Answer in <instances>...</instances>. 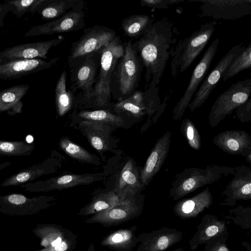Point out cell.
<instances>
[{
  "label": "cell",
  "instance_id": "1",
  "mask_svg": "<svg viewBox=\"0 0 251 251\" xmlns=\"http://www.w3.org/2000/svg\"><path fill=\"white\" fill-rule=\"evenodd\" d=\"M176 31L166 19L153 22L146 32L133 43L145 68L147 88L158 86L176 41Z\"/></svg>",
  "mask_w": 251,
  "mask_h": 251
},
{
  "label": "cell",
  "instance_id": "2",
  "mask_svg": "<svg viewBox=\"0 0 251 251\" xmlns=\"http://www.w3.org/2000/svg\"><path fill=\"white\" fill-rule=\"evenodd\" d=\"M235 168L217 165L207 166L205 169L186 168L176 175L170 189V196L178 200L205 185L212 184L223 177L233 175Z\"/></svg>",
  "mask_w": 251,
  "mask_h": 251
},
{
  "label": "cell",
  "instance_id": "3",
  "mask_svg": "<svg viewBox=\"0 0 251 251\" xmlns=\"http://www.w3.org/2000/svg\"><path fill=\"white\" fill-rule=\"evenodd\" d=\"M215 29V23H204L189 36L179 40L172 49L170 69L174 78L178 73L185 72L197 58L210 40Z\"/></svg>",
  "mask_w": 251,
  "mask_h": 251
},
{
  "label": "cell",
  "instance_id": "4",
  "mask_svg": "<svg viewBox=\"0 0 251 251\" xmlns=\"http://www.w3.org/2000/svg\"><path fill=\"white\" fill-rule=\"evenodd\" d=\"M124 52L125 48L118 36L100 50L99 73L90 98L94 100L97 106H103L109 102L112 74Z\"/></svg>",
  "mask_w": 251,
  "mask_h": 251
},
{
  "label": "cell",
  "instance_id": "5",
  "mask_svg": "<svg viewBox=\"0 0 251 251\" xmlns=\"http://www.w3.org/2000/svg\"><path fill=\"white\" fill-rule=\"evenodd\" d=\"M251 78L238 81L222 93L212 106L208 117L211 127L217 126L227 116L251 97Z\"/></svg>",
  "mask_w": 251,
  "mask_h": 251
},
{
  "label": "cell",
  "instance_id": "6",
  "mask_svg": "<svg viewBox=\"0 0 251 251\" xmlns=\"http://www.w3.org/2000/svg\"><path fill=\"white\" fill-rule=\"evenodd\" d=\"M116 36V32L106 26L95 25L85 28L80 38L72 45L68 64L73 66L85 56L99 52Z\"/></svg>",
  "mask_w": 251,
  "mask_h": 251
},
{
  "label": "cell",
  "instance_id": "7",
  "mask_svg": "<svg viewBox=\"0 0 251 251\" xmlns=\"http://www.w3.org/2000/svg\"><path fill=\"white\" fill-rule=\"evenodd\" d=\"M85 4L80 0L72 9L59 18L46 23L31 27L25 37L51 35L77 31L85 26Z\"/></svg>",
  "mask_w": 251,
  "mask_h": 251
},
{
  "label": "cell",
  "instance_id": "8",
  "mask_svg": "<svg viewBox=\"0 0 251 251\" xmlns=\"http://www.w3.org/2000/svg\"><path fill=\"white\" fill-rule=\"evenodd\" d=\"M219 42L218 38H215L212 42L201 61L195 68L185 91L172 110L174 120L181 119L200 84L203 80L208 72L216 55Z\"/></svg>",
  "mask_w": 251,
  "mask_h": 251
},
{
  "label": "cell",
  "instance_id": "9",
  "mask_svg": "<svg viewBox=\"0 0 251 251\" xmlns=\"http://www.w3.org/2000/svg\"><path fill=\"white\" fill-rule=\"evenodd\" d=\"M55 199L41 195L28 198L20 193L0 196V213L11 216H28L38 213L52 205Z\"/></svg>",
  "mask_w": 251,
  "mask_h": 251
},
{
  "label": "cell",
  "instance_id": "10",
  "mask_svg": "<svg viewBox=\"0 0 251 251\" xmlns=\"http://www.w3.org/2000/svg\"><path fill=\"white\" fill-rule=\"evenodd\" d=\"M142 62L133 43L129 41L119 60L117 78L120 92L127 95L134 92L138 87L142 71Z\"/></svg>",
  "mask_w": 251,
  "mask_h": 251
},
{
  "label": "cell",
  "instance_id": "11",
  "mask_svg": "<svg viewBox=\"0 0 251 251\" xmlns=\"http://www.w3.org/2000/svg\"><path fill=\"white\" fill-rule=\"evenodd\" d=\"M159 87H149L144 91H135L129 97L115 104V109L119 112H127L136 118L148 114L149 118L161 108L159 97Z\"/></svg>",
  "mask_w": 251,
  "mask_h": 251
},
{
  "label": "cell",
  "instance_id": "12",
  "mask_svg": "<svg viewBox=\"0 0 251 251\" xmlns=\"http://www.w3.org/2000/svg\"><path fill=\"white\" fill-rule=\"evenodd\" d=\"M199 8L200 17L215 20H236L251 14V0H203Z\"/></svg>",
  "mask_w": 251,
  "mask_h": 251
},
{
  "label": "cell",
  "instance_id": "13",
  "mask_svg": "<svg viewBox=\"0 0 251 251\" xmlns=\"http://www.w3.org/2000/svg\"><path fill=\"white\" fill-rule=\"evenodd\" d=\"M135 196L122 198L109 209L95 214L86 219L85 223L98 224L109 227L134 218L139 214L141 208Z\"/></svg>",
  "mask_w": 251,
  "mask_h": 251
},
{
  "label": "cell",
  "instance_id": "14",
  "mask_svg": "<svg viewBox=\"0 0 251 251\" xmlns=\"http://www.w3.org/2000/svg\"><path fill=\"white\" fill-rule=\"evenodd\" d=\"M245 48L243 43L233 46L218 62L211 73L204 78L188 107L191 112L201 107L207 100L229 65Z\"/></svg>",
  "mask_w": 251,
  "mask_h": 251
},
{
  "label": "cell",
  "instance_id": "15",
  "mask_svg": "<svg viewBox=\"0 0 251 251\" xmlns=\"http://www.w3.org/2000/svg\"><path fill=\"white\" fill-rule=\"evenodd\" d=\"M101 176V174H69L52 177L44 181L28 182L20 187L25 191L30 192H48L90 184L100 180Z\"/></svg>",
  "mask_w": 251,
  "mask_h": 251
},
{
  "label": "cell",
  "instance_id": "16",
  "mask_svg": "<svg viewBox=\"0 0 251 251\" xmlns=\"http://www.w3.org/2000/svg\"><path fill=\"white\" fill-rule=\"evenodd\" d=\"M64 40L61 36L50 40L22 44L0 51V64L18 60L40 58L46 60L49 50Z\"/></svg>",
  "mask_w": 251,
  "mask_h": 251
},
{
  "label": "cell",
  "instance_id": "17",
  "mask_svg": "<svg viewBox=\"0 0 251 251\" xmlns=\"http://www.w3.org/2000/svg\"><path fill=\"white\" fill-rule=\"evenodd\" d=\"M58 59L55 57L48 60L40 58L18 60L0 64V79H15L44 70L53 66Z\"/></svg>",
  "mask_w": 251,
  "mask_h": 251
},
{
  "label": "cell",
  "instance_id": "18",
  "mask_svg": "<svg viewBox=\"0 0 251 251\" xmlns=\"http://www.w3.org/2000/svg\"><path fill=\"white\" fill-rule=\"evenodd\" d=\"M213 144L225 152L244 157L251 154V137L246 131L230 130L215 136Z\"/></svg>",
  "mask_w": 251,
  "mask_h": 251
},
{
  "label": "cell",
  "instance_id": "19",
  "mask_svg": "<svg viewBox=\"0 0 251 251\" xmlns=\"http://www.w3.org/2000/svg\"><path fill=\"white\" fill-rule=\"evenodd\" d=\"M98 52L88 55L78 61L81 64L74 76V87L82 92L85 98L88 100L91 98L100 66V56L96 58Z\"/></svg>",
  "mask_w": 251,
  "mask_h": 251
},
{
  "label": "cell",
  "instance_id": "20",
  "mask_svg": "<svg viewBox=\"0 0 251 251\" xmlns=\"http://www.w3.org/2000/svg\"><path fill=\"white\" fill-rule=\"evenodd\" d=\"M172 133L168 131L159 138L152 149L144 166L140 178L144 186H148L161 168L170 149Z\"/></svg>",
  "mask_w": 251,
  "mask_h": 251
},
{
  "label": "cell",
  "instance_id": "21",
  "mask_svg": "<svg viewBox=\"0 0 251 251\" xmlns=\"http://www.w3.org/2000/svg\"><path fill=\"white\" fill-rule=\"evenodd\" d=\"M234 177L222 194L226 196L225 202L233 204L237 200L251 198V168L241 164L235 168Z\"/></svg>",
  "mask_w": 251,
  "mask_h": 251
},
{
  "label": "cell",
  "instance_id": "22",
  "mask_svg": "<svg viewBox=\"0 0 251 251\" xmlns=\"http://www.w3.org/2000/svg\"><path fill=\"white\" fill-rule=\"evenodd\" d=\"M57 159L51 155L40 163L20 170L5 178L0 186L4 187L18 186L32 182L41 176L54 173L57 169Z\"/></svg>",
  "mask_w": 251,
  "mask_h": 251
},
{
  "label": "cell",
  "instance_id": "23",
  "mask_svg": "<svg viewBox=\"0 0 251 251\" xmlns=\"http://www.w3.org/2000/svg\"><path fill=\"white\" fill-rule=\"evenodd\" d=\"M138 169L132 160L122 170L115 186V191L122 197L134 196L144 188Z\"/></svg>",
  "mask_w": 251,
  "mask_h": 251
},
{
  "label": "cell",
  "instance_id": "24",
  "mask_svg": "<svg viewBox=\"0 0 251 251\" xmlns=\"http://www.w3.org/2000/svg\"><path fill=\"white\" fill-rule=\"evenodd\" d=\"M32 232L40 239L44 248L55 247L68 239L77 237L72 231L53 224H37Z\"/></svg>",
  "mask_w": 251,
  "mask_h": 251
},
{
  "label": "cell",
  "instance_id": "25",
  "mask_svg": "<svg viewBox=\"0 0 251 251\" xmlns=\"http://www.w3.org/2000/svg\"><path fill=\"white\" fill-rule=\"evenodd\" d=\"M79 127L92 146L97 151L103 152L108 149L109 125L100 122L84 120L80 123Z\"/></svg>",
  "mask_w": 251,
  "mask_h": 251
},
{
  "label": "cell",
  "instance_id": "26",
  "mask_svg": "<svg viewBox=\"0 0 251 251\" xmlns=\"http://www.w3.org/2000/svg\"><path fill=\"white\" fill-rule=\"evenodd\" d=\"M136 227L120 229L112 231L100 242V244L115 251H131L139 239L135 234Z\"/></svg>",
  "mask_w": 251,
  "mask_h": 251
},
{
  "label": "cell",
  "instance_id": "27",
  "mask_svg": "<svg viewBox=\"0 0 251 251\" xmlns=\"http://www.w3.org/2000/svg\"><path fill=\"white\" fill-rule=\"evenodd\" d=\"M123 198L125 197H121L115 190L100 193L95 196L90 202L82 208L78 215H93L109 209Z\"/></svg>",
  "mask_w": 251,
  "mask_h": 251
},
{
  "label": "cell",
  "instance_id": "28",
  "mask_svg": "<svg viewBox=\"0 0 251 251\" xmlns=\"http://www.w3.org/2000/svg\"><path fill=\"white\" fill-rule=\"evenodd\" d=\"M153 21V19L147 15H132L123 20L121 27L127 36L137 39L146 32Z\"/></svg>",
  "mask_w": 251,
  "mask_h": 251
},
{
  "label": "cell",
  "instance_id": "29",
  "mask_svg": "<svg viewBox=\"0 0 251 251\" xmlns=\"http://www.w3.org/2000/svg\"><path fill=\"white\" fill-rule=\"evenodd\" d=\"M80 0H46L37 11L42 19L53 20L59 18L75 7Z\"/></svg>",
  "mask_w": 251,
  "mask_h": 251
},
{
  "label": "cell",
  "instance_id": "30",
  "mask_svg": "<svg viewBox=\"0 0 251 251\" xmlns=\"http://www.w3.org/2000/svg\"><path fill=\"white\" fill-rule=\"evenodd\" d=\"M67 74L63 71L56 85L55 100L57 114L62 116L71 109L73 104V94L66 89Z\"/></svg>",
  "mask_w": 251,
  "mask_h": 251
},
{
  "label": "cell",
  "instance_id": "31",
  "mask_svg": "<svg viewBox=\"0 0 251 251\" xmlns=\"http://www.w3.org/2000/svg\"><path fill=\"white\" fill-rule=\"evenodd\" d=\"M212 196L209 188L207 187L200 193L193 198L180 201L176 207L184 213L189 214L202 210L210 205Z\"/></svg>",
  "mask_w": 251,
  "mask_h": 251
},
{
  "label": "cell",
  "instance_id": "32",
  "mask_svg": "<svg viewBox=\"0 0 251 251\" xmlns=\"http://www.w3.org/2000/svg\"><path fill=\"white\" fill-rule=\"evenodd\" d=\"M28 85H16L0 92V113L7 112L27 92Z\"/></svg>",
  "mask_w": 251,
  "mask_h": 251
},
{
  "label": "cell",
  "instance_id": "33",
  "mask_svg": "<svg viewBox=\"0 0 251 251\" xmlns=\"http://www.w3.org/2000/svg\"><path fill=\"white\" fill-rule=\"evenodd\" d=\"M251 67V43L242 50L235 57L223 74L221 78L226 81L240 72Z\"/></svg>",
  "mask_w": 251,
  "mask_h": 251
},
{
  "label": "cell",
  "instance_id": "34",
  "mask_svg": "<svg viewBox=\"0 0 251 251\" xmlns=\"http://www.w3.org/2000/svg\"><path fill=\"white\" fill-rule=\"evenodd\" d=\"M35 146L34 143L25 140L6 141L0 140V155L22 156L30 155Z\"/></svg>",
  "mask_w": 251,
  "mask_h": 251
},
{
  "label": "cell",
  "instance_id": "35",
  "mask_svg": "<svg viewBox=\"0 0 251 251\" xmlns=\"http://www.w3.org/2000/svg\"><path fill=\"white\" fill-rule=\"evenodd\" d=\"M46 0H15L4 1L3 4L8 11L18 17L27 12L34 13L42 6Z\"/></svg>",
  "mask_w": 251,
  "mask_h": 251
},
{
  "label": "cell",
  "instance_id": "36",
  "mask_svg": "<svg viewBox=\"0 0 251 251\" xmlns=\"http://www.w3.org/2000/svg\"><path fill=\"white\" fill-rule=\"evenodd\" d=\"M60 148L70 157L79 161L96 164V158L81 146L64 137L59 141Z\"/></svg>",
  "mask_w": 251,
  "mask_h": 251
},
{
  "label": "cell",
  "instance_id": "37",
  "mask_svg": "<svg viewBox=\"0 0 251 251\" xmlns=\"http://www.w3.org/2000/svg\"><path fill=\"white\" fill-rule=\"evenodd\" d=\"M78 116L85 120L100 122L117 126L124 125V120L121 116L104 110L83 111L79 113Z\"/></svg>",
  "mask_w": 251,
  "mask_h": 251
},
{
  "label": "cell",
  "instance_id": "38",
  "mask_svg": "<svg viewBox=\"0 0 251 251\" xmlns=\"http://www.w3.org/2000/svg\"><path fill=\"white\" fill-rule=\"evenodd\" d=\"M180 131L192 149L195 150L201 149V136L192 121L188 118L183 120L180 126Z\"/></svg>",
  "mask_w": 251,
  "mask_h": 251
},
{
  "label": "cell",
  "instance_id": "39",
  "mask_svg": "<svg viewBox=\"0 0 251 251\" xmlns=\"http://www.w3.org/2000/svg\"><path fill=\"white\" fill-rule=\"evenodd\" d=\"M236 118L242 123L251 120V97L235 110Z\"/></svg>",
  "mask_w": 251,
  "mask_h": 251
},
{
  "label": "cell",
  "instance_id": "40",
  "mask_svg": "<svg viewBox=\"0 0 251 251\" xmlns=\"http://www.w3.org/2000/svg\"><path fill=\"white\" fill-rule=\"evenodd\" d=\"M181 1L177 0H142L140 1V4L152 8L164 9L168 8L171 4Z\"/></svg>",
  "mask_w": 251,
  "mask_h": 251
},
{
  "label": "cell",
  "instance_id": "41",
  "mask_svg": "<svg viewBox=\"0 0 251 251\" xmlns=\"http://www.w3.org/2000/svg\"><path fill=\"white\" fill-rule=\"evenodd\" d=\"M77 237L68 239L58 246L52 248H43L33 251H72L77 244Z\"/></svg>",
  "mask_w": 251,
  "mask_h": 251
},
{
  "label": "cell",
  "instance_id": "42",
  "mask_svg": "<svg viewBox=\"0 0 251 251\" xmlns=\"http://www.w3.org/2000/svg\"><path fill=\"white\" fill-rule=\"evenodd\" d=\"M24 103L21 100L14 105L9 111L6 113L9 116H15L17 114L21 113L22 111V108Z\"/></svg>",
  "mask_w": 251,
  "mask_h": 251
},
{
  "label": "cell",
  "instance_id": "43",
  "mask_svg": "<svg viewBox=\"0 0 251 251\" xmlns=\"http://www.w3.org/2000/svg\"><path fill=\"white\" fill-rule=\"evenodd\" d=\"M169 238L165 236L161 237L156 244V248L158 250H164L168 246Z\"/></svg>",
  "mask_w": 251,
  "mask_h": 251
},
{
  "label": "cell",
  "instance_id": "44",
  "mask_svg": "<svg viewBox=\"0 0 251 251\" xmlns=\"http://www.w3.org/2000/svg\"><path fill=\"white\" fill-rule=\"evenodd\" d=\"M8 12L3 3H1L0 5V27L4 25L3 20Z\"/></svg>",
  "mask_w": 251,
  "mask_h": 251
},
{
  "label": "cell",
  "instance_id": "45",
  "mask_svg": "<svg viewBox=\"0 0 251 251\" xmlns=\"http://www.w3.org/2000/svg\"><path fill=\"white\" fill-rule=\"evenodd\" d=\"M219 231L218 227L215 226H211L205 230V234L208 237H212L215 235Z\"/></svg>",
  "mask_w": 251,
  "mask_h": 251
},
{
  "label": "cell",
  "instance_id": "46",
  "mask_svg": "<svg viewBox=\"0 0 251 251\" xmlns=\"http://www.w3.org/2000/svg\"><path fill=\"white\" fill-rule=\"evenodd\" d=\"M11 164V161H5L3 162H0V171L2 169L7 168Z\"/></svg>",
  "mask_w": 251,
  "mask_h": 251
},
{
  "label": "cell",
  "instance_id": "47",
  "mask_svg": "<svg viewBox=\"0 0 251 251\" xmlns=\"http://www.w3.org/2000/svg\"><path fill=\"white\" fill-rule=\"evenodd\" d=\"M86 251H95V249L94 245L91 243Z\"/></svg>",
  "mask_w": 251,
  "mask_h": 251
},
{
  "label": "cell",
  "instance_id": "48",
  "mask_svg": "<svg viewBox=\"0 0 251 251\" xmlns=\"http://www.w3.org/2000/svg\"><path fill=\"white\" fill-rule=\"evenodd\" d=\"M217 251H228V250L226 247L222 246L219 248Z\"/></svg>",
  "mask_w": 251,
  "mask_h": 251
},
{
  "label": "cell",
  "instance_id": "49",
  "mask_svg": "<svg viewBox=\"0 0 251 251\" xmlns=\"http://www.w3.org/2000/svg\"><path fill=\"white\" fill-rule=\"evenodd\" d=\"M1 4H0V5Z\"/></svg>",
  "mask_w": 251,
  "mask_h": 251
},
{
  "label": "cell",
  "instance_id": "50",
  "mask_svg": "<svg viewBox=\"0 0 251 251\" xmlns=\"http://www.w3.org/2000/svg\"></svg>",
  "mask_w": 251,
  "mask_h": 251
}]
</instances>
